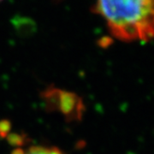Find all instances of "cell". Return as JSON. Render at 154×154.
Segmentation results:
<instances>
[{
    "label": "cell",
    "instance_id": "6da1fadb",
    "mask_svg": "<svg viewBox=\"0 0 154 154\" xmlns=\"http://www.w3.org/2000/svg\"><path fill=\"white\" fill-rule=\"evenodd\" d=\"M94 11L121 41L146 42L154 38V0H96Z\"/></svg>",
    "mask_w": 154,
    "mask_h": 154
},
{
    "label": "cell",
    "instance_id": "7a4b0ae2",
    "mask_svg": "<svg viewBox=\"0 0 154 154\" xmlns=\"http://www.w3.org/2000/svg\"><path fill=\"white\" fill-rule=\"evenodd\" d=\"M45 99L48 105L60 111L67 118L78 119L82 114V102L77 95L72 93L50 88L45 92Z\"/></svg>",
    "mask_w": 154,
    "mask_h": 154
},
{
    "label": "cell",
    "instance_id": "3957f363",
    "mask_svg": "<svg viewBox=\"0 0 154 154\" xmlns=\"http://www.w3.org/2000/svg\"><path fill=\"white\" fill-rule=\"evenodd\" d=\"M11 154H65L62 150L55 146H31L26 148L15 149Z\"/></svg>",
    "mask_w": 154,
    "mask_h": 154
},
{
    "label": "cell",
    "instance_id": "277c9868",
    "mask_svg": "<svg viewBox=\"0 0 154 154\" xmlns=\"http://www.w3.org/2000/svg\"><path fill=\"white\" fill-rule=\"evenodd\" d=\"M2 1H3V0H0V2H2Z\"/></svg>",
    "mask_w": 154,
    "mask_h": 154
}]
</instances>
